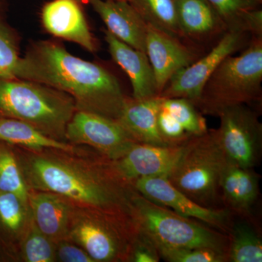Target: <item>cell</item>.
Instances as JSON below:
<instances>
[{
	"label": "cell",
	"mask_w": 262,
	"mask_h": 262,
	"mask_svg": "<svg viewBox=\"0 0 262 262\" xmlns=\"http://www.w3.org/2000/svg\"><path fill=\"white\" fill-rule=\"evenodd\" d=\"M18 158L28 187L58 194L87 209L130 215L133 198L138 192L106 157L84 164L52 155Z\"/></svg>",
	"instance_id": "6da1fadb"
},
{
	"label": "cell",
	"mask_w": 262,
	"mask_h": 262,
	"mask_svg": "<svg viewBox=\"0 0 262 262\" xmlns=\"http://www.w3.org/2000/svg\"><path fill=\"white\" fill-rule=\"evenodd\" d=\"M16 78L58 90L72 98L77 110L118 120L127 98L106 69L73 56L51 41L33 44L20 57Z\"/></svg>",
	"instance_id": "7a4b0ae2"
},
{
	"label": "cell",
	"mask_w": 262,
	"mask_h": 262,
	"mask_svg": "<svg viewBox=\"0 0 262 262\" xmlns=\"http://www.w3.org/2000/svg\"><path fill=\"white\" fill-rule=\"evenodd\" d=\"M76 110L72 97L46 84L0 79V117L27 122L53 139H66L67 124Z\"/></svg>",
	"instance_id": "3957f363"
},
{
	"label": "cell",
	"mask_w": 262,
	"mask_h": 262,
	"mask_svg": "<svg viewBox=\"0 0 262 262\" xmlns=\"http://www.w3.org/2000/svg\"><path fill=\"white\" fill-rule=\"evenodd\" d=\"M261 82L262 41L258 36L241 55H231L218 66L194 106L203 115L218 117L226 108L259 101Z\"/></svg>",
	"instance_id": "277c9868"
},
{
	"label": "cell",
	"mask_w": 262,
	"mask_h": 262,
	"mask_svg": "<svg viewBox=\"0 0 262 262\" xmlns=\"http://www.w3.org/2000/svg\"><path fill=\"white\" fill-rule=\"evenodd\" d=\"M130 215L138 229L163 250L208 247L228 251L229 236L166 207L139 192L133 198Z\"/></svg>",
	"instance_id": "5b68a950"
},
{
	"label": "cell",
	"mask_w": 262,
	"mask_h": 262,
	"mask_svg": "<svg viewBox=\"0 0 262 262\" xmlns=\"http://www.w3.org/2000/svg\"><path fill=\"white\" fill-rule=\"evenodd\" d=\"M227 163L215 139L214 131L208 130L193 136L168 176L169 182L193 201L208 208H220V181Z\"/></svg>",
	"instance_id": "8992f818"
},
{
	"label": "cell",
	"mask_w": 262,
	"mask_h": 262,
	"mask_svg": "<svg viewBox=\"0 0 262 262\" xmlns=\"http://www.w3.org/2000/svg\"><path fill=\"white\" fill-rule=\"evenodd\" d=\"M139 229L130 215L95 210L74 212L67 238L94 261H127Z\"/></svg>",
	"instance_id": "52a82bcc"
},
{
	"label": "cell",
	"mask_w": 262,
	"mask_h": 262,
	"mask_svg": "<svg viewBox=\"0 0 262 262\" xmlns=\"http://www.w3.org/2000/svg\"><path fill=\"white\" fill-rule=\"evenodd\" d=\"M220 127L215 139L227 162L245 168H254L262 151V125L248 105L226 108L219 115Z\"/></svg>",
	"instance_id": "ba28073f"
},
{
	"label": "cell",
	"mask_w": 262,
	"mask_h": 262,
	"mask_svg": "<svg viewBox=\"0 0 262 262\" xmlns=\"http://www.w3.org/2000/svg\"><path fill=\"white\" fill-rule=\"evenodd\" d=\"M66 139L94 148L108 160L127 152L136 141L116 120L83 110H76L67 124Z\"/></svg>",
	"instance_id": "9c48e42d"
},
{
	"label": "cell",
	"mask_w": 262,
	"mask_h": 262,
	"mask_svg": "<svg viewBox=\"0 0 262 262\" xmlns=\"http://www.w3.org/2000/svg\"><path fill=\"white\" fill-rule=\"evenodd\" d=\"M133 185L141 195L186 218L196 220L229 235L234 215L227 208H208L193 201L174 187L167 177L136 179Z\"/></svg>",
	"instance_id": "30bf717a"
},
{
	"label": "cell",
	"mask_w": 262,
	"mask_h": 262,
	"mask_svg": "<svg viewBox=\"0 0 262 262\" xmlns=\"http://www.w3.org/2000/svg\"><path fill=\"white\" fill-rule=\"evenodd\" d=\"M245 35L241 29H229L208 54L175 74L160 96L186 98L195 104L207 80L227 57L243 46Z\"/></svg>",
	"instance_id": "8fae6325"
},
{
	"label": "cell",
	"mask_w": 262,
	"mask_h": 262,
	"mask_svg": "<svg viewBox=\"0 0 262 262\" xmlns=\"http://www.w3.org/2000/svg\"><path fill=\"white\" fill-rule=\"evenodd\" d=\"M155 146L136 143L125 154L112 160L117 173L132 183L136 179L167 177L185 150L186 144Z\"/></svg>",
	"instance_id": "7c38bea8"
},
{
	"label": "cell",
	"mask_w": 262,
	"mask_h": 262,
	"mask_svg": "<svg viewBox=\"0 0 262 262\" xmlns=\"http://www.w3.org/2000/svg\"><path fill=\"white\" fill-rule=\"evenodd\" d=\"M146 53L154 72L159 96L175 74L194 61V55L178 38L150 25L146 33Z\"/></svg>",
	"instance_id": "4fadbf2b"
},
{
	"label": "cell",
	"mask_w": 262,
	"mask_h": 262,
	"mask_svg": "<svg viewBox=\"0 0 262 262\" xmlns=\"http://www.w3.org/2000/svg\"><path fill=\"white\" fill-rule=\"evenodd\" d=\"M41 18L52 35L96 51L94 37L77 0H52L43 7Z\"/></svg>",
	"instance_id": "5bb4252c"
},
{
	"label": "cell",
	"mask_w": 262,
	"mask_h": 262,
	"mask_svg": "<svg viewBox=\"0 0 262 262\" xmlns=\"http://www.w3.org/2000/svg\"><path fill=\"white\" fill-rule=\"evenodd\" d=\"M107 31L130 47L146 53L148 24L127 0H87Z\"/></svg>",
	"instance_id": "9a60e30c"
},
{
	"label": "cell",
	"mask_w": 262,
	"mask_h": 262,
	"mask_svg": "<svg viewBox=\"0 0 262 262\" xmlns=\"http://www.w3.org/2000/svg\"><path fill=\"white\" fill-rule=\"evenodd\" d=\"M221 198L225 208L234 215L252 220V211L259 193V176L254 168L226 163L221 173Z\"/></svg>",
	"instance_id": "2e32d148"
},
{
	"label": "cell",
	"mask_w": 262,
	"mask_h": 262,
	"mask_svg": "<svg viewBox=\"0 0 262 262\" xmlns=\"http://www.w3.org/2000/svg\"><path fill=\"white\" fill-rule=\"evenodd\" d=\"M104 38L114 61L125 71L132 84L133 98L144 99L159 96L152 67L147 55L104 31Z\"/></svg>",
	"instance_id": "e0dca14e"
},
{
	"label": "cell",
	"mask_w": 262,
	"mask_h": 262,
	"mask_svg": "<svg viewBox=\"0 0 262 262\" xmlns=\"http://www.w3.org/2000/svg\"><path fill=\"white\" fill-rule=\"evenodd\" d=\"M32 222L53 242L68 236L73 208L68 200L54 193L38 191L29 195Z\"/></svg>",
	"instance_id": "ac0fdd59"
},
{
	"label": "cell",
	"mask_w": 262,
	"mask_h": 262,
	"mask_svg": "<svg viewBox=\"0 0 262 262\" xmlns=\"http://www.w3.org/2000/svg\"><path fill=\"white\" fill-rule=\"evenodd\" d=\"M163 100L160 96L139 100L127 98L117 122L136 142L155 146H172L164 140L158 130L157 120Z\"/></svg>",
	"instance_id": "d6986e66"
},
{
	"label": "cell",
	"mask_w": 262,
	"mask_h": 262,
	"mask_svg": "<svg viewBox=\"0 0 262 262\" xmlns=\"http://www.w3.org/2000/svg\"><path fill=\"white\" fill-rule=\"evenodd\" d=\"M0 141L34 150L51 149L69 153L74 151L64 141L49 137L27 122L9 117H0Z\"/></svg>",
	"instance_id": "ffe728a7"
},
{
	"label": "cell",
	"mask_w": 262,
	"mask_h": 262,
	"mask_svg": "<svg viewBox=\"0 0 262 262\" xmlns=\"http://www.w3.org/2000/svg\"><path fill=\"white\" fill-rule=\"evenodd\" d=\"M179 29L184 36L202 37L218 29L222 20L206 0H174Z\"/></svg>",
	"instance_id": "44dd1931"
},
{
	"label": "cell",
	"mask_w": 262,
	"mask_h": 262,
	"mask_svg": "<svg viewBox=\"0 0 262 262\" xmlns=\"http://www.w3.org/2000/svg\"><path fill=\"white\" fill-rule=\"evenodd\" d=\"M228 236V261H262L261 236L252 220L242 217L237 221L233 220Z\"/></svg>",
	"instance_id": "7402d4cb"
},
{
	"label": "cell",
	"mask_w": 262,
	"mask_h": 262,
	"mask_svg": "<svg viewBox=\"0 0 262 262\" xmlns=\"http://www.w3.org/2000/svg\"><path fill=\"white\" fill-rule=\"evenodd\" d=\"M28 204L13 193L0 192V244L8 246L24 237Z\"/></svg>",
	"instance_id": "603a6c76"
},
{
	"label": "cell",
	"mask_w": 262,
	"mask_h": 262,
	"mask_svg": "<svg viewBox=\"0 0 262 262\" xmlns=\"http://www.w3.org/2000/svg\"><path fill=\"white\" fill-rule=\"evenodd\" d=\"M148 25L176 38L184 37L177 22L174 0H127Z\"/></svg>",
	"instance_id": "cb8c5ba5"
},
{
	"label": "cell",
	"mask_w": 262,
	"mask_h": 262,
	"mask_svg": "<svg viewBox=\"0 0 262 262\" xmlns=\"http://www.w3.org/2000/svg\"><path fill=\"white\" fill-rule=\"evenodd\" d=\"M0 192H10L29 203L28 186L24 179L18 156L11 145L0 141Z\"/></svg>",
	"instance_id": "d4e9b609"
},
{
	"label": "cell",
	"mask_w": 262,
	"mask_h": 262,
	"mask_svg": "<svg viewBox=\"0 0 262 262\" xmlns=\"http://www.w3.org/2000/svg\"><path fill=\"white\" fill-rule=\"evenodd\" d=\"M162 106L168 111L191 136L203 135L208 131L206 120L196 106L183 98H163Z\"/></svg>",
	"instance_id": "484cf974"
},
{
	"label": "cell",
	"mask_w": 262,
	"mask_h": 262,
	"mask_svg": "<svg viewBox=\"0 0 262 262\" xmlns=\"http://www.w3.org/2000/svg\"><path fill=\"white\" fill-rule=\"evenodd\" d=\"M26 235L21 238V255L27 262L56 261L54 242L45 235L32 222Z\"/></svg>",
	"instance_id": "4316f807"
},
{
	"label": "cell",
	"mask_w": 262,
	"mask_h": 262,
	"mask_svg": "<svg viewBox=\"0 0 262 262\" xmlns=\"http://www.w3.org/2000/svg\"><path fill=\"white\" fill-rule=\"evenodd\" d=\"M222 23L229 29L244 30V22L250 12L256 10L259 0H206Z\"/></svg>",
	"instance_id": "83f0119b"
},
{
	"label": "cell",
	"mask_w": 262,
	"mask_h": 262,
	"mask_svg": "<svg viewBox=\"0 0 262 262\" xmlns=\"http://www.w3.org/2000/svg\"><path fill=\"white\" fill-rule=\"evenodd\" d=\"M20 60L14 36L0 20V79L16 78Z\"/></svg>",
	"instance_id": "f1b7e54d"
},
{
	"label": "cell",
	"mask_w": 262,
	"mask_h": 262,
	"mask_svg": "<svg viewBox=\"0 0 262 262\" xmlns=\"http://www.w3.org/2000/svg\"><path fill=\"white\" fill-rule=\"evenodd\" d=\"M159 254L160 258L170 262L228 261L227 251L208 247L163 250Z\"/></svg>",
	"instance_id": "f546056e"
},
{
	"label": "cell",
	"mask_w": 262,
	"mask_h": 262,
	"mask_svg": "<svg viewBox=\"0 0 262 262\" xmlns=\"http://www.w3.org/2000/svg\"><path fill=\"white\" fill-rule=\"evenodd\" d=\"M157 121L162 137L169 145H180L193 137L189 136L179 122L162 106Z\"/></svg>",
	"instance_id": "4dcf8cb0"
},
{
	"label": "cell",
	"mask_w": 262,
	"mask_h": 262,
	"mask_svg": "<svg viewBox=\"0 0 262 262\" xmlns=\"http://www.w3.org/2000/svg\"><path fill=\"white\" fill-rule=\"evenodd\" d=\"M160 256L152 241L139 230L134 239L130 256V261L158 262Z\"/></svg>",
	"instance_id": "1f68e13d"
},
{
	"label": "cell",
	"mask_w": 262,
	"mask_h": 262,
	"mask_svg": "<svg viewBox=\"0 0 262 262\" xmlns=\"http://www.w3.org/2000/svg\"><path fill=\"white\" fill-rule=\"evenodd\" d=\"M56 248V256L63 262H94L92 258L82 248L64 241H58Z\"/></svg>",
	"instance_id": "d6a6232c"
}]
</instances>
